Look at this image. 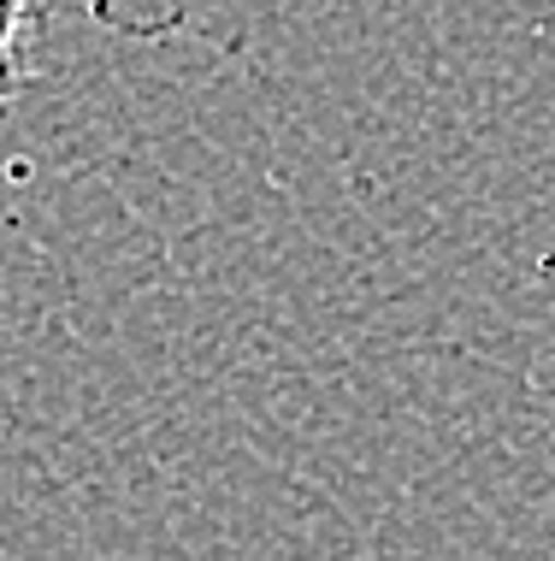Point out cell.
Listing matches in <instances>:
<instances>
[{"instance_id": "1", "label": "cell", "mask_w": 555, "mask_h": 561, "mask_svg": "<svg viewBox=\"0 0 555 561\" xmlns=\"http://www.w3.org/2000/svg\"><path fill=\"white\" fill-rule=\"evenodd\" d=\"M42 7L78 12V19L113 30L125 42H166L195 19V0H42Z\"/></svg>"}, {"instance_id": "2", "label": "cell", "mask_w": 555, "mask_h": 561, "mask_svg": "<svg viewBox=\"0 0 555 561\" xmlns=\"http://www.w3.org/2000/svg\"><path fill=\"white\" fill-rule=\"evenodd\" d=\"M42 0H0V113L30 83V36H36Z\"/></svg>"}]
</instances>
